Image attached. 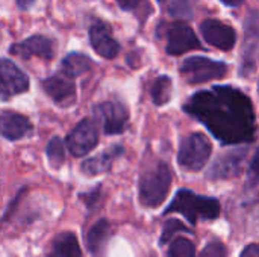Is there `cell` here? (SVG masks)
Masks as SVG:
<instances>
[{"mask_svg":"<svg viewBox=\"0 0 259 257\" xmlns=\"http://www.w3.org/2000/svg\"><path fill=\"white\" fill-rule=\"evenodd\" d=\"M184 111L200 121L225 145L249 144L256 138V115L250 98L240 89L220 85L194 92Z\"/></svg>","mask_w":259,"mask_h":257,"instance_id":"obj_1","label":"cell"},{"mask_svg":"<svg viewBox=\"0 0 259 257\" xmlns=\"http://www.w3.org/2000/svg\"><path fill=\"white\" fill-rule=\"evenodd\" d=\"M182 214L191 226L199 220H215L220 215V201L212 197L194 194L190 189H179L162 215Z\"/></svg>","mask_w":259,"mask_h":257,"instance_id":"obj_2","label":"cell"},{"mask_svg":"<svg viewBox=\"0 0 259 257\" xmlns=\"http://www.w3.org/2000/svg\"><path fill=\"white\" fill-rule=\"evenodd\" d=\"M171 186V171L165 162H158L153 168L141 174L140 179V203L153 209L162 204Z\"/></svg>","mask_w":259,"mask_h":257,"instance_id":"obj_3","label":"cell"},{"mask_svg":"<svg viewBox=\"0 0 259 257\" xmlns=\"http://www.w3.org/2000/svg\"><path fill=\"white\" fill-rule=\"evenodd\" d=\"M212 144L203 133H191L181 141L178 164L187 171H200L209 161Z\"/></svg>","mask_w":259,"mask_h":257,"instance_id":"obj_4","label":"cell"},{"mask_svg":"<svg viewBox=\"0 0 259 257\" xmlns=\"http://www.w3.org/2000/svg\"><path fill=\"white\" fill-rule=\"evenodd\" d=\"M179 70L188 83L200 85L209 80L223 79L229 68L222 61H214L205 56H191L182 62Z\"/></svg>","mask_w":259,"mask_h":257,"instance_id":"obj_5","label":"cell"},{"mask_svg":"<svg viewBox=\"0 0 259 257\" xmlns=\"http://www.w3.org/2000/svg\"><path fill=\"white\" fill-rule=\"evenodd\" d=\"M97 142L99 126L94 118H83L82 121H79L65 139L68 151L76 158L88 155L97 145Z\"/></svg>","mask_w":259,"mask_h":257,"instance_id":"obj_6","label":"cell"},{"mask_svg":"<svg viewBox=\"0 0 259 257\" xmlns=\"http://www.w3.org/2000/svg\"><path fill=\"white\" fill-rule=\"evenodd\" d=\"M200 33L209 45H212L219 50H223V52L232 50L237 42L235 29L220 20H215V18H208V20L202 21Z\"/></svg>","mask_w":259,"mask_h":257,"instance_id":"obj_7","label":"cell"},{"mask_svg":"<svg viewBox=\"0 0 259 257\" xmlns=\"http://www.w3.org/2000/svg\"><path fill=\"white\" fill-rule=\"evenodd\" d=\"M96 114L103 121L105 135H120L126 130L129 112L118 100H108L96 106Z\"/></svg>","mask_w":259,"mask_h":257,"instance_id":"obj_8","label":"cell"},{"mask_svg":"<svg viewBox=\"0 0 259 257\" xmlns=\"http://www.w3.org/2000/svg\"><path fill=\"white\" fill-rule=\"evenodd\" d=\"M44 92L61 108H70L76 103V85L71 77L62 71L44 79L41 83Z\"/></svg>","mask_w":259,"mask_h":257,"instance_id":"obj_9","label":"cell"},{"mask_svg":"<svg viewBox=\"0 0 259 257\" xmlns=\"http://www.w3.org/2000/svg\"><path fill=\"white\" fill-rule=\"evenodd\" d=\"M247 158V148H234L222 155L212 167L208 170L206 177L211 180H225L231 177H237L243 171L244 161Z\"/></svg>","mask_w":259,"mask_h":257,"instance_id":"obj_10","label":"cell"},{"mask_svg":"<svg viewBox=\"0 0 259 257\" xmlns=\"http://www.w3.org/2000/svg\"><path fill=\"white\" fill-rule=\"evenodd\" d=\"M167 53L173 56H179L190 50L202 48V42L199 41L194 30L185 23L170 24L167 29Z\"/></svg>","mask_w":259,"mask_h":257,"instance_id":"obj_11","label":"cell"},{"mask_svg":"<svg viewBox=\"0 0 259 257\" xmlns=\"http://www.w3.org/2000/svg\"><path fill=\"white\" fill-rule=\"evenodd\" d=\"M0 77H2V98L3 100H9L11 97L23 94L29 89L27 74L9 59H2Z\"/></svg>","mask_w":259,"mask_h":257,"instance_id":"obj_12","label":"cell"},{"mask_svg":"<svg viewBox=\"0 0 259 257\" xmlns=\"http://www.w3.org/2000/svg\"><path fill=\"white\" fill-rule=\"evenodd\" d=\"M90 44L103 59H114L120 53V44L112 35L111 26L97 20L90 26Z\"/></svg>","mask_w":259,"mask_h":257,"instance_id":"obj_13","label":"cell"},{"mask_svg":"<svg viewBox=\"0 0 259 257\" xmlns=\"http://www.w3.org/2000/svg\"><path fill=\"white\" fill-rule=\"evenodd\" d=\"M11 55L20 56L23 59H30L33 56L41 59H52L55 55V42L44 35H32L24 41L15 42L9 47Z\"/></svg>","mask_w":259,"mask_h":257,"instance_id":"obj_14","label":"cell"},{"mask_svg":"<svg viewBox=\"0 0 259 257\" xmlns=\"http://www.w3.org/2000/svg\"><path fill=\"white\" fill-rule=\"evenodd\" d=\"M259 42V12H250L244 20V48H243V64L241 76H249L255 67L253 55Z\"/></svg>","mask_w":259,"mask_h":257,"instance_id":"obj_15","label":"cell"},{"mask_svg":"<svg viewBox=\"0 0 259 257\" xmlns=\"http://www.w3.org/2000/svg\"><path fill=\"white\" fill-rule=\"evenodd\" d=\"M33 132L30 120L18 112L5 109L2 112V135L8 141H18Z\"/></svg>","mask_w":259,"mask_h":257,"instance_id":"obj_16","label":"cell"},{"mask_svg":"<svg viewBox=\"0 0 259 257\" xmlns=\"http://www.w3.org/2000/svg\"><path fill=\"white\" fill-rule=\"evenodd\" d=\"M123 145L120 144H115L112 147H109L108 150L99 153L97 156L94 158H90L87 159L85 162H82V171L87 174V176H97V174H102V173H106L111 170L112 164L115 162V159H118L121 155H123Z\"/></svg>","mask_w":259,"mask_h":257,"instance_id":"obj_17","label":"cell"},{"mask_svg":"<svg viewBox=\"0 0 259 257\" xmlns=\"http://www.w3.org/2000/svg\"><path fill=\"white\" fill-rule=\"evenodd\" d=\"M111 238V223L108 220H99L87 233L85 245L94 257H103L106 244Z\"/></svg>","mask_w":259,"mask_h":257,"instance_id":"obj_18","label":"cell"},{"mask_svg":"<svg viewBox=\"0 0 259 257\" xmlns=\"http://www.w3.org/2000/svg\"><path fill=\"white\" fill-rule=\"evenodd\" d=\"M47 257H80V247L76 235L71 232L58 235L52 242Z\"/></svg>","mask_w":259,"mask_h":257,"instance_id":"obj_19","label":"cell"},{"mask_svg":"<svg viewBox=\"0 0 259 257\" xmlns=\"http://www.w3.org/2000/svg\"><path fill=\"white\" fill-rule=\"evenodd\" d=\"M91 68V59L82 53H70L61 62V71L68 77L74 79L80 74H85Z\"/></svg>","mask_w":259,"mask_h":257,"instance_id":"obj_20","label":"cell"},{"mask_svg":"<svg viewBox=\"0 0 259 257\" xmlns=\"http://www.w3.org/2000/svg\"><path fill=\"white\" fill-rule=\"evenodd\" d=\"M150 94L156 106H164L165 103H168L171 97V79L168 76H159L158 79H155L150 88Z\"/></svg>","mask_w":259,"mask_h":257,"instance_id":"obj_21","label":"cell"},{"mask_svg":"<svg viewBox=\"0 0 259 257\" xmlns=\"http://www.w3.org/2000/svg\"><path fill=\"white\" fill-rule=\"evenodd\" d=\"M46 153H47L49 164L53 168H59L65 161V150H64V142L61 141V138L53 136L47 144Z\"/></svg>","mask_w":259,"mask_h":257,"instance_id":"obj_22","label":"cell"},{"mask_svg":"<svg viewBox=\"0 0 259 257\" xmlns=\"http://www.w3.org/2000/svg\"><path fill=\"white\" fill-rule=\"evenodd\" d=\"M196 254V247L188 238H175L170 242V248L167 257H194Z\"/></svg>","mask_w":259,"mask_h":257,"instance_id":"obj_23","label":"cell"},{"mask_svg":"<svg viewBox=\"0 0 259 257\" xmlns=\"http://www.w3.org/2000/svg\"><path fill=\"white\" fill-rule=\"evenodd\" d=\"M176 232H185V233H193L188 227H185L179 220L176 218H170L168 221H165L164 227H162V235H161V244L164 245L165 242L171 241L175 238V233Z\"/></svg>","mask_w":259,"mask_h":257,"instance_id":"obj_24","label":"cell"},{"mask_svg":"<svg viewBox=\"0 0 259 257\" xmlns=\"http://www.w3.org/2000/svg\"><path fill=\"white\" fill-rule=\"evenodd\" d=\"M193 5L194 0H171L168 6L170 15L178 18H190L193 14Z\"/></svg>","mask_w":259,"mask_h":257,"instance_id":"obj_25","label":"cell"},{"mask_svg":"<svg viewBox=\"0 0 259 257\" xmlns=\"http://www.w3.org/2000/svg\"><path fill=\"white\" fill-rule=\"evenodd\" d=\"M226 247L220 241H211L205 245L199 257H226Z\"/></svg>","mask_w":259,"mask_h":257,"instance_id":"obj_26","label":"cell"},{"mask_svg":"<svg viewBox=\"0 0 259 257\" xmlns=\"http://www.w3.org/2000/svg\"><path fill=\"white\" fill-rule=\"evenodd\" d=\"M80 198L83 200V203H85L90 209L96 208V206H97V201H99V198H100V186L94 188L91 192L80 194Z\"/></svg>","mask_w":259,"mask_h":257,"instance_id":"obj_27","label":"cell"},{"mask_svg":"<svg viewBox=\"0 0 259 257\" xmlns=\"http://www.w3.org/2000/svg\"><path fill=\"white\" fill-rule=\"evenodd\" d=\"M249 173H250V180H252L253 183L259 182V147L258 150L255 151V155H253L252 162H250V170H249Z\"/></svg>","mask_w":259,"mask_h":257,"instance_id":"obj_28","label":"cell"},{"mask_svg":"<svg viewBox=\"0 0 259 257\" xmlns=\"http://www.w3.org/2000/svg\"><path fill=\"white\" fill-rule=\"evenodd\" d=\"M115 2L123 11H129V12L137 11L144 3V0H115Z\"/></svg>","mask_w":259,"mask_h":257,"instance_id":"obj_29","label":"cell"},{"mask_svg":"<svg viewBox=\"0 0 259 257\" xmlns=\"http://www.w3.org/2000/svg\"><path fill=\"white\" fill-rule=\"evenodd\" d=\"M240 257H259V245L258 244H249L241 251Z\"/></svg>","mask_w":259,"mask_h":257,"instance_id":"obj_30","label":"cell"},{"mask_svg":"<svg viewBox=\"0 0 259 257\" xmlns=\"http://www.w3.org/2000/svg\"><path fill=\"white\" fill-rule=\"evenodd\" d=\"M15 3H17L18 9H21V11H27V9L35 3V0H15Z\"/></svg>","mask_w":259,"mask_h":257,"instance_id":"obj_31","label":"cell"},{"mask_svg":"<svg viewBox=\"0 0 259 257\" xmlns=\"http://www.w3.org/2000/svg\"><path fill=\"white\" fill-rule=\"evenodd\" d=\"M220 2H223L226 6H231V8H235V6H240L244 0H220Z\"/></svg>","mask_w":259,"mask_h":257,"instance_id":"obj_32","label":"cell"},{"mask_svg":"<svg viewBox=\"0 0 259 257\" xmlns=\"http://www.w3.org/2000/svg\"><path fill=\"white\" fill-rule=\"evenodd\" d=\"M158 2H159V3H162V2H164V0H158Z\"/></svg>","mask_w":259,"mask_h":257,"instance_id":"obj_33","label":"cell"}]
</instances>
